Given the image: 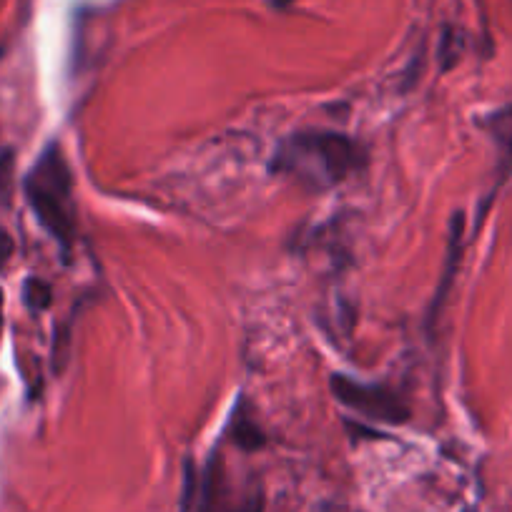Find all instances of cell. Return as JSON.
Masks as SVG:
<instances>
[{"label":"cell","mask_w":512,"mask_h":512,"mask_svg":"<svg viewBox=\"0 0 512 512\" xmlns=\"http://www.w3.org/2000/svg\"><path fill=\"white\" fill-rule=\"evenodd\" d=\"M369 164V151L354 136L329 128H304L289 134L269 159V174L284 176L312 194L334 189Z\"/></svg>","instance_id":"6da1fadb"},{"label":"cell","mask_w":512,"mask_h":512,"mask_svg":"<svg viewBox=\"0 0 512 512\" xmlns=\"http://www.w3.org/2000/svg\"><path fill=\"white\" fill-rule=\"evenodd\" d=\"M28 206L36 214L38 224L61 246L63 259L71 256L76 241V201H73V171L63 156L61 146L53 141L23 181Z\"/></svg>","instance_id":"7a4b0ae2"},{"label":"cell","mask_w":512,"mask_h":512,"mask_svg":"<svg viewBox=\"0 0 512 512\" xmlns=\"http://www.w3.org/2000/svg\"><path fill=\"white\" fill-rule=\"evenodd\" d=\"M186 512H264L262 480L234 482L224 455L214 450L201 470H189L184 487Z\"/></svg>","instance_id":"3957f363"},{"label":"cell","mask_w":512,"mask_h":512,"mask_svg":"<svg viewBox=\"0 0 512 512\" xmlns=\"http://www.w3.org/2000/svg\"><path fill=\"white\" fill-rule=\"evenodd\" d=\"M329 390L334 400L347 410L367 417L382 425H407L412 417L410 405L397 395L392 387L377 382H359V379L347 377V374H332Z\"/></svg>","instance_id":"277c9868"},{"label":"cell","mask_w":512,"mask_h":512,"mask_svg":"<svg viewBox=\"0 0 512 512\" xmlns=\"http://www.w3.org/2000/svg\"><path fill=\"white\" fill-rule=\"evenodd\" d=\"M480 126L485 128L487 134H490V139L495 141L497 156H500V166H497V186H495L497 191L512 176V103L510 106L487 113V116L480 121ZM495 191H492V196H495Z\"/></svg>","instance_id":"5b68a950"},{"label":"cell","mask_w":512,"mask_h":512,"mask_svg":"<svg viewBox=\"0 0 512 512\" xmlns=\"http://www.w3.org/2000/svg\"><path fill=\"white\" fill-rule=\"evenodd\" d=\"M462 236H465V214L457 211L450 221V246H447V259H445V269H442L440 287H437L435 302H432V309H430V324L440 317V309L442 304H445L447 292H450L452 282H455V272L457 267H460V259H462Z\"/></svg>","instance_id":"8992f818"},{"label":"cell","mask_w":512,"mask_h":512,"mask_svg":"<svg viewBox=\"0 0 512 512\" xmlns=\"http://www.w3.org/2000/svg\"><path fill=\"white\" fill-rule=\"evenodd\" d=\"M226 432H229L231 442H234L241 452H256L267 445V435H264V430L259 427V422L251 417L249 405H246L244 400H241L239 405H236V410L231 412L229 430Z\"/></svg>","instance_id":"52a82bcc"},{"label":"cell","mask_w":512,"mask_h":512,"mask_svg":"<svg viewBox=\"0 0 512 512\" xmlns=\"http://www.w3.org/2000/svg\"><path fill=\"white\" fill-rule=\"evenodd\" d=\"M23 302H26V307L31 309L33 314L46 312L53 302L51 284L43 282V279L38 277H28L26 284H23Z\"/></svg>","instance_id":"ba28073f"},{"label":"cell","mask_w":512,"mask_h":512,"mask_svg":"<svg viewBox=\"0 0 512 512\" xmlns=\"http://www.w3.org/2000/svg\"><path fill=\"white\" fill-rule=\"evenodd\" d=\"M11 176H13V151H3L0 156V199H8L11 194Z\"/></svg>","instance_id":"9c48e42d"},{"label":"cell","mask_w":512,"mask_h":512,"mask_svg":"<svg viewBox=\"0 0 512 512\" xmlns=\"http://www.w3.org/2000/svg\"><path fill=\"white\" fill-rule=\"evenodd\" d=\"M13 251H16V244H13V236L8 234L3 226H0V267H6L11 262Z\"/></svg>","instance_id":"30bf717a"},{"label":"cell","mask_w":512,"mask_h":512,"mask_svg":"<svg viewBox=\"0 0 512 512\" xmlns=\"http://www.w3.org/2000/svg\"><path fill=\"white\" fill-rule=\"evenodd\" d=\"M314 512H359V510H352V507L342 505V502L324 500V502H319L317 507H314Z\"/></svg>","instance_id":"8fae6325"},{"label":"cell","mask_w":512,"mask_h":512,"mask_svg":"<svg viewBox=\"0 0 512 512\" xmlns=\"http://www.w3.org/2000/svg\"><path fill=\"white\" fill-rule=\"evenodd\" d=\"M0 322H3V292H0Z\"/></svg>","instance_id":"7c38bea8"}]
</instances>
